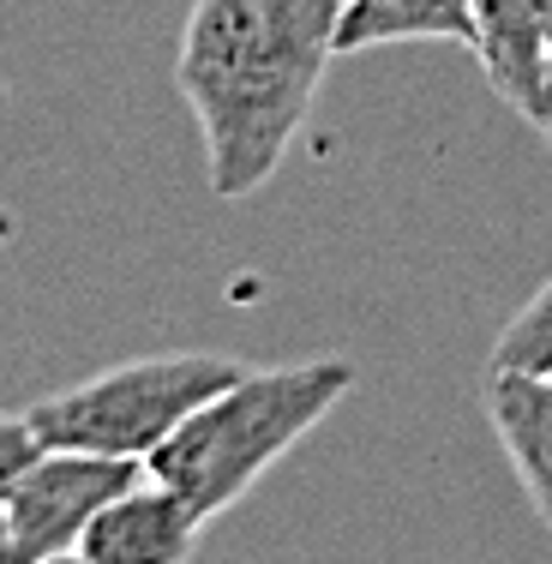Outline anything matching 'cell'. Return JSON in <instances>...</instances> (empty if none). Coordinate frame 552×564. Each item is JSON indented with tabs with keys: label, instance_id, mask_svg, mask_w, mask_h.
Wrapping results in <instances>:
<instances>
[{
	"label": "cell",
	"instance_id": "4",
	"mask_svg": "<svg viewBox=\"0 0 552 564\" xmlns=\"http://www.w3.org/2000/svg\"><path fill=\"white\" fill-rule=\"evenodd\" d=\"M139 475H144V463H127V456H90V451L43 445V456L7 492V517L19 529L24 553L36 564L55 558V553H78V534L90 529V517L120 487H132Z\"/></svg>",
	"mask_w": 552,
	"mask_h": 564
},
{
	"label": "cell",
	"instance_id": "7",
	"mask_svg": "<svg viewBox=\"0 0 552 564\" xmlns=\"http://www.w3.org/2000/svg\"><path fill=\"white\" fill-rule=\"evenodd\" d=\"M487 421L552 534V372H487Z\"/></svg>",
	"mask_w": 552,
	"mask_h": 564
},
{
	"label": "cell",
	"instance_id": "2",
	"mask_svg": "<svg viewBox=\"0 0 552 564\" xmlns=\"http://www.w3.org/2000/svg\"><path fill=\"white\" fill-rule=\"evenodd\" d=\"M348 391H355V367L343 355L294 360V367H247L151 451L144 475L174 487L210 522L247 499L271 475V463H282Z\"/></svg>",
	"mask_w": 552,
	"mask_h": 564
},
{
	"label": "cell",
	"instance_id": "8",
	"mask_svg": "<svg viewBox=\"0 0 552 564\" xmlns=\"http://www.w3.org/2000/svg\"><path fill=\"white\" fill-rule=\"evenodd\" d=\"M385 43L468 48V0H343L336 48L360 55V48H385Z\"/></svg>",
	"mask_w": 552,
	"mask_h": 564
},
{
	"label": "cell",
	"instance_id": "13",
	"mask_svg": "<svg viewBox=\"0 0 552 564\" xmlns=\"http://www.w3.org/2000/svg\"><path fill=\"white\" fill-rule=\"evenodd\" d=\"M546 144H552V120H546Z\"/></svg>",
	"mask_w": 552,
	"mask_h": 564
},
{
	"label": "cell",
	"instance_id": "6",
	"mask_svg": "<svg viewBox=\"0 0 552 564\" xmlns=\"http://www.w3.org/2000/svg\"><path fill=\"white\" fill-rule=\"evenodd\" d=\"M198 529H205V517L181 492L163 487L156 475H139L90 517V529L78 534V553L90 564H186Z\"/></svg>",
	"mask_w": 552,
	"mask_h": 564
},
{
	"label": "cell",
	"instance_id": "9",
	"mask_svg": "<svg viewBox=\"0 0 552 564\" xmlns=\"http://www.w3.org/2000/svg\"><path fill=\"white\" fill-rule=\"evenodd\" d=\"M487 372H552V276L534 289V301L498 330Z\"/></svg>",
	"mask_w": 552,
	"mask_h": 564
},
{
	"label": "cell",
	"instance_id": "11",
	"mask_svg": "<svg viewBox=\"0 0 552 564\" xmlns=\"http://www.w3.org/2000/svg\"><path fill=\"white\" fill-rule=\"evenodd\" d=\"M0 564H36L31 553H24V541H19V529H12L7 505H0Z\"/></svg>",
	"mask_w": 552,
	"mask_h": 564
},
{
	"label": "cell",
	"instance_id": "10",
	"mask_svg": "<svg viewBox=\"0 0 552 564\" xmlns=\"http://www.w3.org/2000/svg\"><path fill=\"white\" fill-rule=\"evenodd\" d=\"M43 456V438H36V426L24 421V414H0V505H7V492L19 487V475Z\"/></svg>",
	"mask_w": 552,
	"mask_h": 564
},
{
	"label": "cell",
	"instance_id": "1",
	"mask_svg": "<svg viewBox=\"0 0 552 564\" xmlns=\"http://www.w3.org/2000/svg\"><path fill=\"white\" fill-rule=\"evenodd\" d=\"M343 31V0H193L174 90L198 120L217 198H247L306 127Z\"/></svg>",
	"mask_w": 552,
	"mask_h": 564
},
{
	"label": "cell",
	"instance_id": "5",
	"mask_svg": "<svg viewBox=\"0 0 552 564\" xmlns=\"http://www.w3.org/2000/svg\"><path fill=\"white\" fill-rule=\"evenodd\" d=\"M468 55L505 109L546 132L552 120V0H468Z\"/></svg>",
	"mask_w": 552,
	"mask_h": 564
},
{
	"label": "cell",
	"instance_id": "12",
	"mask_svg": "<svg viewBox=\"0 0 552 564\" xmlns=\"http://www.w3.org/2000/svg\"><path fill=\"white\" fill-rule=\"evenodd\" d=\"M43 564H90L85 553H55V558H43Z\"/></svg>",
	"mask_w": 552,
	"mask_h": 564
},
{
	"label": "cell",
	"instance_id": "3",
	"mask_svg": "<svg viewBox=\"0 0 552 564\" xmlns=\"http://www.w3.org/2000/svg\"><path fill=\"white\" fill-rule=\"evenodd\" d=\"M247 360L235 355H205V348H174V355H139L120 367L97 372L85 384L43 397L24 409L43 445L61 451H90V456H127V463H151L174 426L210 402L223 384H235Z\"/></svg>",
	"mask_w": 552,
	"mask_h": 564
}]
</instances>
